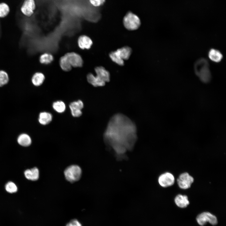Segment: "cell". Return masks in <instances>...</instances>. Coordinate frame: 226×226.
Returning a JSON list of instances; mask_svg holds the SVG:
<instances>
[{"instance_id": "cell-1", "label": "cell", "mask_w": 226, "mask_h": 226, "mask_svg": "<svg viewBox=\"0 0 226 226\" xmlns=\"http://www.w3.org/2000/svg\"><path fill=\"white\" fill-rule=\"evenodd\" d=\"M105 143L118 154L133 148L137 139L136 125L126 115L120 113L113 116L103 134Z\"/></svg>"}, {"instance_id": "cell-2", "label": "cell", "mask_w": 226, "mask_h": 226, "mask_svg": "<svg viewBox=\"0 0 226 226\" xmlns=\"http://www.w3.org/2000/svg\"><path fill=\"white\" fill-rule=\"evenodd\" d=\"M194 71L196 75L204 83H208L211 79V73L207 60L201 58L197 60L194 65Z\"/></svg>"}, {"instance_id": "cell-3", "label": "cell", "mask_w": 226, "mask_h": 226, "mask_svg": "<svg viewBox=\"0 0 226 226\" xmlns=\"http://www.w3.org/2000/svg\"><path fill=\"white\" fill-rule=\"evenodd\" d=\"M123 24L125 28L130 30L137 29L141 25V21L138 17L135 14L130 12L124 17Z\"/></svg>"}, {"instance_id": "cell-4", "label": "cell", "mask_w": 226, "mask_h": 226, "mask_svg": "<svg viewBox=\"0 0 226 226\" xmlns=\"http://www.w3.org/2000/svg\"><path fill=\"white\" fill-rule=\"evenodd\" d=\"M82 170L79 166L73 165L67 167L64 171V174L66 180L70 182L78 181L80 178Z\"/></svg>"}, {"instance_id": "cell-5", "label": "cell", "mask_w": 226, "mask_h": 226, "mask_svg": "<svg viewBox=\"0 0 226 226\" xmlns=\"http://www.w3.org/2000/svg\"><path fill=\"white\" fill-rule=\"evenodd\" d=\"M196 220L201 226L205 225L207 222L213 225H216L218 223L216 217L209 212H204L199 214L196 218Z\"/></svg>"}, {"instance_id": "cell-6", "label": "cell", "mask_w": 226, "mask_h": 226, "mask_svg": "<svg viewBox=\"0 0 226 226\" xmlns=\"http://www.w3.org/2000/svg\"><path fill=\"white\" fill-rule=\"evenodd\" d=\"M193 178L187 172H184L180 175L177 179V181L179 187L183 189L190 188L193 182Z\"/></svg>"}, {"instance_id": "cell-7", "label": "cell", "mask_w": 226, "mask_h": 226, "mask_svg": "<svg viewBox=\"0 0 226 226\" xmlns=\"http://www.w3.org/2000/svg\"><path fill=\"white\" fill-rule=\"evenodd\" d=\"M175 182L173 175L169 172L161 175L158 178V182L160 185L163 187H167L172 186Z\"/></svg>"}, {"instance_id": "cell-8", "label": "cell", "mask_w": 226, "mask_h": 226, "mask_svg": "<svg viewBox=\"0 0 226 226\" xmlns=\"http://www.w3.org/2000/svg\"><path fill=\"white\" fill-rule=\"evenodd\" d=\"M71 66L74 67H81L82 66L83 60L78 54L74 52H69L65 55Z\"/></svg>"}, {"instance_id": "cell-9", "label": "cell", "mask_w": 226, "mask_h": 226, "mask_svg": "<svg viewBox=\"0 0 226 226\" xmlns=\"http://www.w3.org/2000/svg\"><path fill=\"white\" fill-rule=\"evenodd\" d=\"M35 4L34 0H24L21 8V11L25 16L30 17L34 13Z\"/></svg>"}, {"instance_id": "cell-10", "label": "cell", "mask_w": 226, "mask_h": 226, "mask_svg": "<svg viewBox=\"0 0 226 226\" xmlns=\"http://www.w3.org/2000/svg\"><path fill=\"white\" fill-rule=\"evenodd\" d=\"M84 106L83 102L78 100L71 103L69 105L72 116L75 117L80 116L82 114L81 111Z\"/></svg>"}, {"instance_id": "cell-11", "label": "cell", "mask_w": 226, "mask_h": 226, "mask_svg": "<svg viewBox=\"0 0 226 226\" xmlns=\"http://www.w3.org/2000/svg\"><path fill=\"white\" fill-rule=\"evenodd\" d=\"M78 44L82 49H90L93 44L91 39L86 35H82L78 39Z\"/></svg>"}, {"instance_id": "cell-12", "label": "cell", "mask_w": 226, "mask_h": 226, "mask_svg": "<svg viewBox=\"0 0 226 226\" xmlns=\"http://www.w3.org/2000/svg\"><path fill=\"white\" fill-rule=\"evenodd\" d=\"M95 71L96 76L105 83L110 81V75L109 72L102 66L97 67L95 68Z\"/></svg>"}, {"instance_id": "cell-13", "label": "cell", "mask_w": 226, "mask_h": 226, "mask_svg": "<svg viewBox=\"0 0 226 226\" xmlns=\"http://www.w3.org/2000/svg\"><path fill=\"white\" fill-rule=\"evenodd\" d=\"M87 79L88 82L95 87L103 86L106 83L97 76H95L91 73L87 75Z\"/></svg>"}, {"instance_id": "cell-14", "label": "cell", "mask_w": 226, "mask_h": 226, "mask_svg": "<svg viewBox=\"0 0 226 226\" xmlns=\"http://www.w3.org/2000/svg\"><path fill=\"white\" fill-rule=\"evenodd\" d=\"M174 201L176 205L181 208L186 207L190 203L188 197L186 195L178 194L175 196Z\"/></svg>"}, {"instance_id": "cell-15", "label": "cell", "mask_w": 226, "mask_h": 226, "mask_svg": "<svg viewBox=\"0 0 226 226\" xmlns=\"http://www.w3.org/2000/svg\"><path fill=\"white\" fill-rule=\"evenodd\" d=\"M208 56L212 61L218 63L222 60L223 56L221 52L219 50L213 48L211 49L208 51Z\"/></svg>"}, {"instance_id": "cell-16", "label": "cell", "mask_w": 226, "mask_h": 226, "mask_svg": "<svg viewBox=\"0 0 226 226\" xmlns=\"http://www.w3.org/2000/svg\"><path fill=\"white\" fill-rule=\"evenodd\" d=\"M24 174L27 179L32 181H35L39 179V170L36 167H34L31 169H28L25 170Z\"/></svg>"}, {"instance_id": "cell-17", "label": "cell", "mask_w": 226, "mask_h": 226, "mask_svg": "<svg viewBox=\"0 0 226 226\" xmlns=\"http://www.w3.org/2000/svg\"><path fill=\"white\" fill-rule=\"evenodd\" d=\"M120 57L123 60H128L132 53V49L129 47L125 46L116 51Z\"/></svg>"}, {"instance_id": "cell-18", "label": "cell", "mask_w": 226, "mask_h": 226, "mask_svg": "<svg viewBox=\"0 0 226 226\" xmlns=\"http://www.w3.org/2000/svg\"><path fill=\"white\" fill-rule=\"evenodd\" d=\"M52 119V114L49 112L44 111L40 113L38 120L40 124L46 125L50 123Z\"/></svg>"}, {"instance_id": "cell-19", "label": "cell", "mask_w": 226, "mask_h": 226, "mask_svg": "<svg viewBox=\"0 0 226 226\" xmlns=\"http://www.w3.org/2000/svg\"><path fill=\"white\" fill-rule=\"evenodd\" d=\"M17 142L22 146L28 147L30 145L32 141L30 137L28 135L23 133L18 137Z\"/></svg>"}, {"instance_id": "cell-20", "label": "cell", "mask_w": 226, "mask_h": 226, "mask_svg": "<svg viewBox=\"0 0 226 226\" xmlns=\"http://www.w3.org/2000/svg\"><path fill=\"white\" fill-rule=\"evenodd\" d=\"M45 79L44 75L40 72H37L33 76L31 81L33 84L35 86H39L43 83Z\"/></svg>"}, {"instance_id": "cell-21", "label": "cell", "mask_w": 226, "mask_h": 226, "mask_svg": "<svg viewBox=\"0 0 226 226\" xmlns=\"http://www.w3.org/2000/svg\"><path fill=\"white\" fill-rule=\"evenodd\" d=\"M53 109L58 113H62L65 111L66 109L65 103L62 101L58 100L54 102L52 104Z\"/></svg>"}, {"instance_id": "cell-22", "label": "cell", "mask_w": 226, "mask_h": 226, "mask_svg": "<svg viewBox=\"0 0 226 226\" xmlns=\"http://www.w3.org/2000/svg\"><path fill=\"white\" fill-rule=\"evenodd\" d=\"M59 63L60 67L63 70L69 71L71 70L72 67L65 55L60 58Z\"/></svg>"}, {"instance_id": "cell-23", "label": "cell", "mask_w": 226, "mask_h": 226, "mask_svg": "<svg viewBox=\"0 0 226 226\" xmlns=\"http://www.w3.org/2000/svg\"><path fill=\"white\" fill-rule=\"evenodd\" d=\"M53 60V56L49 53H45L42 54L40 56V62L43 64H48L51 63Z\"/></svg>"}, {"instance_id": "cell-24", "label": "cell", "mask_w": 226, "mask_h": 226, "mask_svg": "<svg viewBox=\"0 0 226 226\" xmlns=\"http://www.w3.org/2000/svg\"><path fill=\"white\" fill-rule=\"evenodd\" d=\"M109 56L111 59L114 62L120 66L124 65V60L119 57L116 51L110 52Z\"/></svg>"}, {"instance_id": "cell-25", "label": "cell", "mask_w": 226, "mask_h": 226, "mask_svg": "<svg viewBox=\"0 0 226 226\" xmlns=\"http://www.w3.org/2000/svg\"><path fill=\"white\" fill-rule=\"evenodd\" d=\"M9 11V7L8 4L4 3H0V18L5 17Z\"/></svg>"}, {"instance_id": "cell-26", "label": "cell", "mask_w": 226, "mask_h": 226, "mask_svg": "<svg viewBox=\"0 0 226 226\" xmlns=\"http://www.w3.org/2000/svg\"><path fill=\"white\" fill-rule=\"evenodd\" d=\"M9 81L8 75L5 71L0 70V87L6 84Z\"/></svg>"}, {"instance_id": "cell-27", "label": "cell", "mask_w": 226, "mask_h": 226, "mask_svg": "<svg viewBox=\"0 0 226 226\" xmlns=\"http://www.w3.org/2000/svg\"><path fill=\"white\" fill-rule=\"evenodd\" d=\"M6 191L8 193H13L16 192L17 187L16 185L13 182L10 181L7 183L5 186Z\"/></svg>"}, {"instance_id": "cell-28", "label": "cell", "mask_w": 226, "mask_h": 226, "mask_svg": "<svg viewBox=\"0 0 226 226\" xmlns=\"http://www.w3.org/2000/svg\"><path fill=\"white\" fill-rule=\"evenodd\" d=\"M66 226H82V225L78 220L73 219L67 223Z\"/></svg>"}, {"instance_id": "cell-29", "label": "cell", "mask_w": 226, "mask_h": 226, "mask_svg": "<svg viewBox=\"0 0 226 226\" xmlns=\"http://www.w3.org/2000/svg\"><path fill=\"white\" fill-rule=\"evenodd\" d=\"M105 0H90L91 4L95 7H98L103 4Z\"/></svg>"}]
</instances>
